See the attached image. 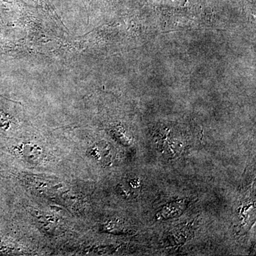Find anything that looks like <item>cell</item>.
I'll return each mask as SVG.
<instances>
[{
    "instance_id": "3957f363",
    "label": "cell",
    "mask_w": 256,
    "mask_h": 256,
    "mask_svg": "<svg viewBox=\"0 0 256 256\" xmlns=\"http://www.w3.org/2000/svg\"><path fill=\"white\" fill-rule=\"evenodd\" d=\"M188 206V202L186 200H178L168 204L158 212L156 217L158 220H166V218H173L181 214L186 210Z\"/></svg>"
},
{
    "instance_id": "6da1fadb",
    "label": "cell",
    "mask_w": 256,
    "mask_h": 256,
    "mask_svg": "<svg viewBox=\"0 0 256 256\" xmlns=\"http://www.w3.org/2000/svg\"><path fill=\"white\" fill-rule=\"evenodd\" d=\"M112 151L108 144L98 143L94 144L89 149L88 154L89 156H92V160L100 164L108 165L110 164L114 158Z\"/></svg>"
},
{
    "instance_id": "7a4b0ae2",
    "label": "cell",
    "mask_w": 256,
    "mask_h": 256,
    "mask_svg": "<svg viewBox=\"0 0 256 256\" xmlns=\"http://www.w3.org/2000/svg\"><path fill=\"white\" fill-rule=\"evenodd\" d=\"M20 156L30 164H38L43 158L44 152L41 146L33 143H26L20 150Z\"/></svg>"
}]
</instances>
